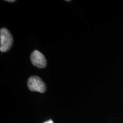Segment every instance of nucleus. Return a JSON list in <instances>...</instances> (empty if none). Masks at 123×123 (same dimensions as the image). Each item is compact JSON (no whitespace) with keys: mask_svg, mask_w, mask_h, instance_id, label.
<instances>
[{"mask_svg":"<svg viewBox=\"0 0 123 123\" xmlns=\"http://www.w3.org/2000/svg\"><path fill=\"white\" fill-rule=\"evenodd\" d=\"M43 123H54V122H53V120H50L46 121V122H44Z\"/></svg>","mask_w":123,"mask_h":123,"instance_id":"nucleus-4","label":"nucleus"},{"mask_svg":"<svg viewBox=\"0 0 123 123\" xmlns=\"http://www.w3.org/2000/svg\"><path fill=\"white\" fill-rule=\"evenodd\" d=\"M13 43V37L6 29H1L0 31V50L2 53L10 49Z\"/></svg>","mask_w":123,"mask_h":123,"instance_id":"nucleus-1","label":"nucleus"},{"mask_svg":"<svg viewBox=\"0 0 123 123\" xmlns=\"http://www.w3.org/2000/svg\"><path fill=\"white\" fill-rule=\"evenodd\" d=\"M7 2H14V0H12V1H9V0H7V1H6Z\"/></svg>","mask_w":123,"mask_h":123,"instance_id":"nucleus-5","label":"nucleus"},{"mask_svg":"<svg viewBox=\"0 0 123 123\" xmlns=\"http://www.w3.org/2000/svg\"><path fill=\"white\" fill-rule=\"evenodd\" d=\"M30 59L32 64L38 68H43L46 66V58L39 51H34L31 54Z\"/></svg>","mask_w":123,"mask_h":123,"instance_id":"nucleus-3","label":"nucleus"},{"mask_svg":"<svg viewBox=\"0 0 123 123\" xmlns=\"http://www.w3.org/2000/svg\"><path fill=\"white\" fill-rule=\"evenodd\" d=\"M29 89L31 91H37L41 93L45 92L46 87L42 79L37 76H32L27 81Z\"/></svg>","mask_w":123,"mask_h":123,"instance_id":"nucleus-2","label":"nucleus"}]
</instances>
